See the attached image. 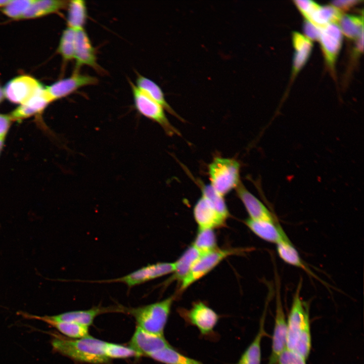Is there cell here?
I'll return each mask as SVG.
<instances>
[{
	"instance_id": "cell-1",
	"label": "cell",
	"mask_w": 364,
	"mask_h": 364,
	"mask_svg": "<svg viewBox=\"0 0 364 364\" xmlns=\"http://www.w3.org/2000/svg\"><path fill=\"white\" fill-rule=\"evenodd\" d=\"M299 282L287 319L286 348L307 359L311 348V334L307 304L302 299Z\"/></svg>"
},
{
	"instance_id": "cell-2",
	"label": "cell",
	"mask_w": 364,
	"mask_h": 364,
	"mask_svg": "<svg viewBox=\"0 0 364 364\" xmlns=\"http://www.w3.org/2000/svg\"><path fill=\"white\" fill-rule=\"evenodd\" d=\"M106 342L90 336L78 339L56 337L52 342L55 350L73 360L93 364L109 362L105 353Z\"/></svg>"
},
{
	"instance_id": "cell-3",
	"label": "cell",
	"mask_w": 364,
	"mask_h": 364,
	"mask_svg": "<svg viewBox=\"0 0 364 364\" xmlns=\"http://www.w3.org/2000/svg\"><path fill=\"white\" fill-rule=\"evenodd\" d=\"M176 295L155 303L136 307H124V312L131 315L139 327L150 333L163 336V332Z\"/></svg>"
},
{
	"instance_id": "cell-4",
	"label": "cell",
	"mask_w": 364,
	"mask_h": 364,
	"mask_svg": "<svg viewBox=\"0 0 364 364\" xmlns=\"http://www.w3.org/2000/svg\"><path fill=\"white\" fill-rule=\"evenodd\" d=\"M208 169L210 185L223 197L236 189L241 183L240 165L235 159L215 157Z\"/></svg>"
},
{
	"instance_id": "cell-5",
	"label": "cell",
	"mask_w": 364,
	"mask_h": 364,
	"mask_svg": "<svg viewBox=\"0 0 364 364\" xmlns=\"http://www.w3.org/2000/svg\"><path fill=\"white\" fill-rule=\"evenodd\" d=\"M246 251H247V249L217 248L202 254L195 262L187 276L180 282L178 293H182L193 283L208 274L225 258L235 254H242Z\"/></svg>"
},
{
	"instance_id": "cell-6",
	"label": "cell",
	"mask_w": 364,
	"mask_h": 364,
	"mask_svg": "<svg viewBox=\"0 0 364 364\" xmlns=\"http://www.w3.org/2000/svg\"><path fill=\"white\" fill-rule=\"evenodd\" d=\"M174 270V262H158L148 264L126 275L117 278L84 282L98 283H121L126 285L129 291L134 286L173 273Z\"/></svg>"
},
{
	"instance_id": "cell-7",
	"label": "cell",
	"mask_w": 364,
	"mask_h": 364,
	"mask_svg": "<svg viewBox=\"0 0 364 364\" xmlns=\"http://www.w3.org/2000/svg\"><path fill=\"white\" fill-rule=\"evenodd\" d=\"M133 95L134 107L144 117L158 123L170 136L179 135L178 131L167 118L165 109L158 103L141 91L136 85L129 82Z\"/></svg>"
},
{
	"instance_id": "cell-8",
	"label": "cell",
	"mask_w": 364,
	"mask_h": 364,
	"mask_svg": "<svg viewBox=\"0 0 364 364\" xmlns=\"http://www.w3.org/2000/svg\"><path fill=\"white\" fill-rule=\"evenodd\" d=\"M178 312L187 323L197 327L202 335L212 332L219 320L218 314L201 301L195 302L189 309L181 308Z\"/></svg>"
},
{
	"instance_id": "cell-9",
	"label": "cell",
	"mask_w": 364,
	"mask_h": 364,
	"mask_svg": "<svg viewBox=\"0 0 364 364\" xmlns=\"http://www.w3.org/2000/svg\"><path fill=\"white\" fill-rule=\"evenodd\" d=\"M43 88L40 83L29 75H21L13 78L5 85L4 96L9 101L22 104Z\"/></svg>"
},
{
	"instance_id": "cell-10",
	"label": "cell",
	"mask_w": 364,
	"mask_h": 364,
	"mask_svg": "<svg viewBox=\"0 0 364 364\" xmlns=\"http://www.w3.org/2000/svg\"><path fill=\"white\" fill-rule=\"evenodd\" d=\"M95 76L75 71L70 76L60 79L46 86V90L52 102L66 97L84 86L96 84Z\"/></svg>"
},
{
	"instance_id": "cell-11",
	"label": "cell",
	"mask_w": 364,
	"mask_h": 364,
	"mask_svg": "<svg viewBox=\"0 0 364 364\" xmlns=\"http://www.w3.org/2000/svg\"><path fill=\"white\" fill-rule=\"evenodd\" d=\"M342 33L336 23H329L321 27L318 40L328 67L334 70L342 42Z\"/></svg>"
},
{
	"instance_id": "cell-12",
	"label": "cell",
	"mask_w": 364,
	"mask_h": 364,
	"mask_svg": "<svg viewBox=\"0 0 364 364\" xmlns=\"http://www.w3.org/2000/svg\"><path fill=\"white\" fill-rule=\"evenodd\" d=\"M274 327L271 353L267 364H276L282 351L286 348L287 320L282 303L280 291H277Z\"/></svg>"
},
{
	"instance_id": "cell-13",
	"label": "cell",
	"mask_w": 364,
	"mask_h": 364,
	"mask_svg": "<svg viewBox=\"0 0 364 364\" xmlns=\"http://www.w3.org/2000/svg\"><path fill=\"white\" fill-rule=\"evenodd\" d=\"M170 345L163 336L150 333L137 326L128 347L140 356H149Z\"/></svg>"
},
{
	"instance_id": "cell-14",
	"label": "cell",
	"mask_w": 364,
	"mask_h": 364,
	"mask_svg": "<svg viewBox=\"0 0 364 364\" xmlns=\"http://www.w3.org/2000/svg\"><path fill=\"white\" fill-rule=\"evenodd\" d=\"M74 59L75 71H79L81 67L86 65L98 72H102L103 69L97 62L95 49L84 29L76 31Z\"/></svg>"
},
{
	"instance_id": "cell-15",
	"label": "cell",
	"mask_w": 364,
	"mask_h": 364,
	"mask_svg": "<svg viewBox=\"0 0 364 364\" xmlns=\"http://www.w3.org/2000/svg\"><path fill=\"white\" fill-rule=\"evenodd\" d=\"M193 214L199 229H214L221 227L227 219L218 213L212 203L203 196L195 204Z\"/></svg>"
},
{
	"instance_id": "cell-16",
	"label": "cell",
	"mask_w": 364,
	"mask_h": 364,
	"mask_svg": "<svg viewBox=\"0 0 364 364\" xmlns=\"http://www.w3.org/2000/svg\"><path fill=\"white\" fill-rule=\"evenodd\" d=\"M110 312H124V307L122 305L95 306L87 310L71 311L49 317L55 321L73 322L89 327L98 315Z\"/></svg>"
},
{
	"instance_id": "cell-17",
	"label": "cell",
	"mask_w": 364,
	"mask_h": 364,
	"mask_svg": "<svg viewBox=\"0 0 364 364\" xmlns=\"http://www.w3.org/2000/svg\"><path fill=\"white\" fill-rule=\"evenodd\" d=\"M236 190L237 195L249 215V218L257 220H277L266 206L250 193L241 182Z\"/></svg>"
},
{
	"instance_id": "cell-18",
	"label": "cell",
	"mask_w": 364,
	"mask_h": 364,
	"mask_svg": "<svg viewBox=\"0 0 364 364\" xmlns=\"http://www.w3.org/2000/svg\"><path fill=\"white\" fill-rule=\"evenodd\" d=\"M244 223L257 236L269 243L277 244L286 235L277 221L247 219Z\"/></svg>"
},
{
	"instance_id": "cell-19",
	"label": "cell",
	"mask_w": 364,
	"mask_h": 364,
	"mask_svg": "<svg viewBox=\"0 0 364 364\" xmlns=\"http://www.w3.org/2000/svg\"><path fill=\"white\" fill-rule=\"evenodd\" d=\"M51 102L45 88L43 87L27 102L18 106L10 116L14 120L29 117L41 112Z\"/></svg>"
},
{
	"instance_id": "cell-20",
	"label": "cell",
	"mask_w": 364,
	"mask_h": 364,
	"mask_svg": "<svg viewBox=\"0 0 364 364\" xmlns=\"http://www.w3.org/2000/svg\"><path fill=\"white\" fill-rule=\"evenodd\" d=\"M202 254L192 244L174 262L173 274L163 285L165 287L174 281L181 282L190 272L195 262Z\"/></svg>"
},
{
	"instance_id": "cell-21",
	"label": "cell",
	"mask_w": 364,
	"mask_h": 364,
	"mask_svg": "<svg viewBox=\"0 0 364 364\" xmlns=\"http://www.w3.org/2000/svg\"><path fill=\"white\" fill-rule=\"evenodd\" d=\"M135 82V85L141 91L160 104L168 113L181 119L168 103L161 88L155 82L138 73Z\"/></svg>"
},
{
	"instance_id": "cell-22",
	"label": "cell",
	"mask_w": 364,
	"mask_h": 364,
	"mask_svg": "<svg viewBox=\"0 0 364 364\" xmlns=\"http://www.w3.org/2000/svg\"><path fill=\"white\" fill-rule=\"evenodd\" d=\"M292 40L295 49L292 74L295 76L307 61L313 45L311 40L298 32L292 33Z\"/></svg>"
},
{
	"instance_id": "cell-23",
	"label": "cell",
	"mask_w": 364,
	"mask_h": 364,
	"mask_svg": "<svg viewBox=\"0 0 364 364\" xmlns=\"http://www.w3.org/2000/svg\"><path fill=\"white\" fill-rule=\"evenodd\" d=\"M266 310L263 313L260 321L258 331L254 339L240 356L236 364H261V340L266 335L264 328Z\"/></svg>"
},
{
	"instance_id": "cell-24",
	"label": "cell",
	"mask_w": 364,
	"mask_h": 364,
	"mask_svg": "<svg viewBox=\"0 0 364 364\" xmlns=\"http://www.w3.org/2000/svg\"><path fill=\"white\" fill-rule=\"evenodd\" d=\"M276 245L277 253L281 259L285 262L300 268L312 277H316L304 263L297 250L293 245L287 235L281 239Z\"/></svg>"
},
{
	"instance_id": "cell-25",
	"label": "cell",
	"mask_w": 364,
	"mask_h": 364,
	"mask_svg": "<svg viewBox=\"0 0 364 364\" xmlns=\"http://www.w3.org/2000/svg\"><path fill=\"white\" fill-rule=\"evenodd\" d=\"M68 3L60 0H34L22 19L37 18L56 12L67 7Z\"/></svg>"
},
{
	"instance_id": "cell-26",
	"label": "cell",
	"mask_w": 364,
	"mask_h": 364,
	"mask_svg": "<svg viewBox=\"0 0 364 364\" xmlns=\"http://www.w3.org/2000/svg\"><path fill=\"white\" fill-rule=\"evenodd\" d=\"M67 23V27L74 30L83 29L87 18L85 2L73 0L68 2Z\"/></svg>"
},
{
	"instance_id": "cell-27",
	"label": "cell",
	"mask_w": 364,
	"mask_h": 364,
	"mask_svg": "<svg viewBox=\"0 0 364 364\" xmlns=\"http://www.w3.org/2000/svg\"><path fill=\"white\" fill-rule=\"evenodd\" d=\"M32 317L41 320L54 327L63 334L72 338H82L88 337V327L73 322L58 321L52 320L49 316H32Z\"/></svg>"
},
{
	"instance_id": "cell-28",
	"label": "cell",
	"mask_w": 364,
	"mask_h": 364,
	"mask_svg": "<svg viewBox=\"0 0 364 364\" xmlns=\"http://www.w3.org/2000/svg\"><path fill=\"white\" fill-rule=\"evenodd\" d=\"M149 356L164 364H204L199 360L181 354L170 345Z\"/></svg>"
},
{
	"instance_id": "cell-29",
	"label": "cell",
	"mask_w": 364,
	"mask_h": 364,
	"mask_svg": "<svg viewBox=\"0 0 364 364\" xmlns=\"http://www.w3.org/2000/svg\"><path fill=\"white\" fill-rule=\"evenodd\" d=\"M342 16V12L332 5L319 6L307 20L322 27L329 23H336Z\"/></svg>"
},
{
	"instance_id": "cell-30",
	"label": "cell",
	"mask_w": 364,
	"mask_h": 364,
	"mask_svg": "<svg viewBox=\"0 0 364 364\" xmlns=\"http://www.w3.org/2000/svg\"><path fill=\"white\" fill-rule=\"evenodd\" d=\"M340 28L349 39L357 38L363 31V16L345 15L339 20Z\"/></svg>"
},
{
	"instance_id": "cell-31",
	"label": "cell",
	"mask_w": 364,
	"mask_h": 364,
	"mask_svg": "<svg viewBox=\"0 0 364 364\" xmlns=\"http://www.w3.org/2000/svg\"><path fill=\"white\" fill-rule=\"evenodd\" d=\"M192 245L202 254L217 248L216 237L213 229H198Z\"/></svg>"
},
{
	"instance_id": "cell-32",
	"label": "cell",
	"mask_w": 364,
	"mask_h": 364,
	"mask_svg": "<svg viewBox=\"0 0 364 364\" xmlns=\"http://www.w3.org/2000/svg\"><path fill=\"white\" fill-rule=\"evenodd\" d=\"M195 181L200 188L202 196L212 203L218 213L227 218L229 212L223 197L216 192L210 185H205L199 180Z\"/></svg>"
},
{
	"instance_id": "cell-33",
	"label": "cell",
	"mask_w": 364,
	"mask_h": 364,
	"mask_svg": "<svg viewBox=\"0 0 364 364\" xmlns=\"http://www.w3.org/2000/svg\"><path fill=\"white\" fill-rule=\"evenodd\" d=\"M76 30L67 27L61 35L58 52L65 61L74 59Z\"/></svg>"
},
{
	"instance_id": "cell-34",
	"label": "cell",
	"mask_w": 364,
	"mask_h": 364,
	"mask_svg": "<svg viewBox=\"0 0 364 364\" xmlns=\"http://www.w3.org/2000/svg\"><path fill=\"white\" fill-rule=\"evenodd\" d=\"M33 1H10L9 3L2 7V11L6 16L10 18L14 19H21Z\"/></svg>"
},
{
	"instance_id": "cell-35",
	"label": "cell",
	"mask_w": 364,
	"mask_h": 364,
	"mask_svg": "<svg viewBox=\"0 0 364 364\" xmlns=\"http://www.w3.org/2000/svg\"><path fill=\"white\" fill-rule=\"evenodd\" d=\"M105 353L109 359L139 356V354L129 347L107 342L105 346Z\"/></svg>"
},
{
	"instance_id": "cell-36",
	"label": "cell",
	"mask_w": 364,
	"mask_h": 364,
	"mask_svg": "<svg viewBox=\"0 0 364 364\" xmlns=\"http://www.w3.org/2000/svg\"><path fill=\"white\" fill-rule=\"evenodd\" d=\"M306 359L286 348L279 355L276 364H306Z\"/></svg>"
},
{
	"instance_id": "cell-37",
	"label": "cell",
	"mask_w": 364,
	"mask_h": 364,
	"mask_svg": "<svg viewBox=\"0 0 364 364\" xmlns=\"http://www.w3.org/2000/svg\"><path fill=\"white\" fill-rule=\"evenodd\" d=\"M295 5L302 14L306 20H308L311 14L320 6L311 1H294Z\"/></svg>"
},
{
	"instance_id": "cell-38",
	"label": "cell",
	"mask_w": 364,
	"mask_h": 364,
	"mask_svg": "<svg viewBox=\"0 0 364 364\" xmlns=\"http://www.w3.org/2000/svg\"><path fill=\"white\" fill-rule=\"evenodd\" d=\"M303 32L305 37L310 40H318L321 33V27L305 20L303 23Z\"/></svg>"
},
{
	"instance_id": "cell-39",
	"label": "cell",
	"mask_w": 364,
	"mask_h": 364,
	"mask_svg": "<svg viewBox=\"0 0 364 364\" xmlns=\"http://www.w3.org/2000/svg\"><path fill=\"white\" fill-rule=\"evenodd\" d=\"M12 120L10 115L0 114V140H4Z\"/></svg>"
},
{
	"instance_id": "cell-40",
	"label": "cell",
	"mask_w": 364,
	"mask_h": 364,
	"mask_svg": "<svg viewBox=\"0 0 364 364\" xmlns=\"http://www.w3.org/2000/svg\"><path fill=\"white\" fill-rule=\"evenodd\" d=\"M359 3L360 1L356 0H340L332 1L331 5L342 12V11L349 10Z\"/></svg>"
},
{
	"instance_id": "cell-41",
	"label": "cell",
	"mask_w": 364,
	"mask_h": 364,
	"mask_svg": "<svg viewBox=\"0 0 364 364\" xmlns=\"http://www.w3.org/2000/svg\"><path fill=\"white\" fill-rule=\"evenodd\" d=\"M363 31H362L359 35L356 38V53H361L363 52Z\"/></svg>"
},
{
	"instance_id": "cell-42",
	"label": "cell",
	"mask_w": 364,
	"mask_h": 364,
	"mask_svg": "<svg viewBox=\"0 0 364 364\" xmlns=\"http://www.w3.org/2000/svg\"><path fill=\"white\" fill-rule=\"evenodd\" d=\"M10 0H0V7H3L7 5Z\"/></svg>"
},
{
	"instance_id": "cell-43",
	"label": "cell",
	"mask_w": 364,
	"mask_h": 364,
	"mask_svg": "<svg viewBox=\"0 0 364 364\" xmlns=\"http://www.w3.org/2000/svg\"><path fill=\"white\" fill-rule=\"evenodd\" d=\"M4 96L3 89L0 86V103L3 101Z\"/></svg>"
},
{
	"instance_id": "cell-44",
	"label": "cell",
	"mask_w": 364,
	"mask_h": 364,
	"mask_svg": "<svg viewBox=\"0 0 364 364\" xmlns=\"http://www.w3.org/2000/svg\"><path fill=\"white\" fill-rule=\"evenodd\" d=\"M4 144V140H0V153L2 150Z\"/></svg>"
}]
</instances>
